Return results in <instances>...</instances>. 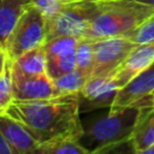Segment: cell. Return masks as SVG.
Here are the masks:
<instances>
[{
	"label": "cell",
	"instance_id": "1",
	"mask_svg": "<svg viewBox=\"0 0 154 154\" xmlns=\"http://www.w3.org/2000/svg\"><path fill=\"white\" fill-rule=\"evenodd\" d=\"M79 102V91L35 100L13 99L5 114L22 123L38 143L64 136L79 140L83 134Z\"/></svg>",
	"mask_w": 154,
	"mask_h": 154
},
{
	"label": "cell",
	"instance_id": "10",
	"mask_svg": "<svg viewBox=\"0 0 154 154\" xmlns=\"http://www.w3.org/2000/svg\"><path fill=\"white\" fill-rule=\"evenodd\" d=\"M154 93V63L146 70L136 75L123 88H120L111 106L109 112L118 111L120 108L135 105L137 101L152 95Z\"/></svg>",
	"mask_w": 154,
	"mask_h": 154
},
{
	"label": "cell",
	"instance_id": "21",
	"mask_svg": "<svg viewBox=\"0 0 154 154\" xmlns=\"http://www.w3.org/2000/svg\"><path fill=\"white\" fill-rule=\"evenodd\" d=\"M31 2L43 13L46 18L54 16L66 5L64 0H31Z\"/></svg>",
	"mask_w": 154,
	"mask_h": 154
},
{
	"label": "cell",
	"instance_id": "28",
	"mask_svg": "<svg viewBox=\"0 0 154 154\" xmlns=\"http://www.w3.org/2000/svg\"><path fill=\"white\" fill-rule=\"evenodd\" d=\"M152 97H153V105H154V93L152 94Z\"/></svg>",
	"mask_w": 154,
	"mask_h": 154
},
{
	"label": "cell",
	"instance_id": "19",
	"mask_svg": "<svg viewBox=\"0 0 154 154\" xmlns=\"http://www.w3.org/2000/svg\"><path fill=\"white\" fill-rule=\"evenodd\" d=\"M93 65V42L90 38L79 37L76 47V69L85 73L89 78Z\"/></svg>",
	"mask_w": 154,
	"mask_h": 154
},
{
	"label": "cell",
	"instance_id": "18",
	"mask_svg": "<svg viewBox=\"0 0 154 154\" xmlns=\"http://www.w3.org/2000/svg\"><path fill=\"white\" fill-rule=\"evenodd\" d=\"M12 100H13V94H12L11 59L6 57L4 69L0 73V114H5Z\"/></svg>",
	"mask_w": 154,
	"mask_h": 154
},
{
	"label": "cell",
	"instance_id": "15",
	"mask_svg": "<svg viewBox=\"0 0 154 154\" xmlns=\"http://www.w3.org/2000/svg\"><path fill=\"white\" fill-rule=\"evenodd\" d=\"M35 154H89L79 140L71 136L57 137L38 144Z\"/></svg>",
	"mask_w": 154,
	"mask_h": 154
},
{
	"label": "cell",
	"instance_id": "5",
	"mask_svg": "<svg viewBox=\"0 0 154 154\" xmlns=\"http://www.w3.org/2000/svg\"><path fill=\"white\" fill-rule=\"evenodd\" d=\"M101 2H71L46 18V41L58 36L82 37ZM45 41V42H46Z\"/></svg>",
	"mask_w": 154,
	"mask_h": 154
},
{
	"label": "cell",
	"instance_id": "22",
	"mask_svg": "<svg viewBox=\"0 0 154 154\" xmlns=\"http://www.w3.org/2000/svg\"><path fill=\"white\" fill-rule=\"evenodd\" d=\"M0 154H13L11 147L7 144V142L5 141L1 134H0Z\"/></svg>",
	"mask_w": 154,
	"mask_h": 154
},
{
	"label": "cell",
	"instance_id": "7",
	"mask_svg": "<svg viewBox=\"0 0 154 154\" xmlns=\"http://www.w3.org/2000/svg\"><path fill=\"white\" fill-rule=\"evenodd\" d=\"M79 37L58 36L43 43L46 72L54 79L76 67V47Z\"/></svg>",
	"mask_w": 154,
	"mask_h": 154
},
{
	"label": "cell",
	"instance_id": "8",
	"mask_svg": "<svg viewBox=\"0 0 154 154\" xmlns=\"http://www.w3.org/2000/svg\"><path fill=\"white\" fill-rule=\"evenodd\" d=\"M12 94L14 100H35L57 95L52 78L45 73L28 75L12 67Z\"/></svg>",
	"mask_w": 154,
	"mask_h": 154
},
{
	"label": "cell",
	"instance_id": "14",
	"mask_svg": "<svg viewBox=\"0 0 154 154\" xmlns=\"http://www.w3.org/2000/svg\"><path fill=\"white\" fill-rule=\"evenodd\" d=\"M32 5L31 0H0V46L4 48L20 14Z\"/></svg>",
	"mask_w": 154,
	"mask_h": 154
},
{
	"label": "cell",
	"instance_id": "11",
	"mask_svg": "<svg viewBox=\"0 0 154 154\" xmlns=\"http://www.w3.org/2000/svg\"><path fill=\"white\" fill-rule=\"evenodd\" d=\"M154 63V42L136 45V47L129 53L122 65L117 69L113 78L118 83L119 88H123L129 81H131L141 71L146 70Z\"/></svg>",
	"mask_w": 154,
	"mask_h": 154
},
{
	"label": "cell",
	"instance_id": "24",
	"mask_svg": "<svg viewBox=\"0 0 154 154\" xmlns=\"http://www.w3.org/2000/svg\"><path fill=\"white\" fill-rule=\"evenodd\" d=\"M6 53L4 52V53H0V73H1V71H2V69H4V64H5V60H6Z\"/></svg>",
	"mask_w": 154,
	"mask_h": 154
},
{
	"label": "cell",
	"instance_id": "20",
	"mask_svg": "<svg viewBox=\"0 0 154 154\" xmlns=\"http://www.w3.org/2000/svg\"><path fill=\"white\" fill-rule=\"evenodd\" d=\"M124 36L129 37L136 45L154 42V13Z\"/></svg>",
	"mask_w": 154,
	"mask_h": 154
},
{
	"label": "cell",
	"instance_id": "17",
	"mask_svg": "<svg viewBox=\"0 0 154 154\" xmlns=\"http://www.w3.org/2000/svg\"><path fill=\"white\" fill-rule=\"evenodd\" d=\"M57 95L66 94V93H78L84 87L88 81V76L79 71L78 69H73L67 73L52 79Z\"/></svg>",
	"mask_w": 154,
	"mask_h": 154
},
{
	"label": "cell",
	"instance_id": "4",
	"mask_svg": "<svg viewBox=\"0 0 154 154\" xmlns=\"http://www.w3.org/2000/svg\"><path fill=\"white\" fill-rule=\"evenodd\" d=\"M46 41V17L43 13L30 5L18 18L6 43L5 53L11 60L35 47L42 46Z\"/></svg>",
	"mask_w": 154,
	"mask_h": 154
},
{
	"label": "cell",
	"instance_id": "9",
	"mask_svg": "<svg viewBox=\"0 0 154 154\" xmlns=\"http://www.w3.org/2000/svg\"><path fill=\"white\" fill-rule=\"evenodd\" d=\"M119 89L113 76L88 78L79 91V111L85 112L100 107H109Z\"/></svg>",
	"mask_w": 154,
	"mask_h": 154
},
{
	"label": "cell",
	"instance_id": "27",
	"mask_svg": "<svg viewBox=\"0 0 154 154\" xmlns=\"http://www.w3.org/2000/svg\"><path fill=\"white\" fill-rule=\"evenodd\" d=\"M4 52H5V49H4V48L0 46V53H4Z\"/></svg>",
	"mask_w": 154,
	"mask_h": 154
},
{
	"label": "cell",
	"instance_id": "16",
	"mask_svg": "<svg viewBox=\"0 0 154 154\" xmlns=\"http://www.w3.org/2000/svg\"><path fill=\"white\" fill-rule=\"evenodd\" d=\"M12 67L28 75H37L46 72V54L43 45L26 51L17 59L11 60Z\"/></svg>",
	"mask_w": 154,
	"mask_h": 154
},
{
	"label": "cell",
	"instance_id": "12",
	"mask_svg": "<svg viewBox=\"0 0 154 154\" xmlns=\"http://www.w3.org/2000/svg\"><path fill=\"white\" fill-rule=\"evenodd\" d=\"M0 134L11 147L13 154L36 153L40 144L22 123L7 114H0Z\"/></svg>",
	"mask_w": 154,
	"mask_h": 154
},
{
	"label": "cell",
	"instance_id": "23",
	"mask_svg": "<svg viewBox=\"0 0 154 154\" xmlns=\"http://www.w3.org/2000/svg\"><path fill=\"white\" fill-rule=\"evenodd\" d=\"M64 1L67 5L71 2H84V1H87V2H107V1H114V0H64Z\"/></svg>",
	"mask_w": 154,
	"mask_h": 154
},
{
	"label": "cell",
	"instance_id": "25",
	"mask_svg": "<svg viewBox=\"0 0 154 154\" xmlns=\"http://www.w3.org/2000/svg\"><path fill=\"white\" fill-rule=\"evenodd\" d=\"M142 154H154V143H153L150 147H148Z\"/></svg>",
	"mask_w": 154,
	"mask_h": 154
},
{
	"label": "cell",
	"instance_id": "3",
	"mask_svg": "<svg viewBox=\"0 0 154 154\" xmlns=\"http://www.w3.org/2000/svg\"><path fill=\"white\" fill-rule=\"evenodd\" d=\"M154 13V7L137 0L101 2L82 37L90 40L125 35Z\"/></svg>",
	"mask_w": 154,
	"mask_h": 154
},
{
	"label": "cell",
	"instance_id": "6",
	"mask_svg": "<svg viewBox=\"0 0 154 154\" xmlns=\"http://www.w3.org/2000/svg\"><path fill=\"white\" fill-rule=\"evenodd\" d=\"M91 42L93 65L89 78L113 76L129 53L136 47V43L124 35L95 38Z\"/></svg>",
	"mask_w": 154,
	"mask_h": 154
},
{
	"label": "cell",
	"instance_id": "13",
	"mask_svg": "<svg viewBox=\"0 0 154 154\" xmlns=\"http://www.w3.org/2000/svg\"><path fill=\"white\" fill-rule=\"evenodd\" d=\"M154 143V106H143L134 128L130 144L134 153L142 154Z\"/></svg>",
	"mask_w": 154,
	"mask_h": 154
},
{
	"label": "cell",
	"instance_id": "26",
	"mask_svg": "<svg viewBox=\"0 0 154 154\" xmlns=\"http://www.w3.org/2000/svg\"><path fill=\"white\" fill-rule=\"evenodd\" d=\"M137 1L143 2V4H147V5H149V6H153V7H154V0H137Z\"/></svg>",
	"mask_w": 154,
	"mask_h": 154
},
{
	"label": "cell",
	"instance_id": "2",
	"mask_svg": "<svg viewBox=\"0 0 154 154\" xmlns=\"http://www.w3.org/2000/svg\"><path fill=\"white\" fill-rule=\"evenodd\" d=\"M140 112L141 107L137 105L108 112L87 129L83 128L79 143L89 150V154L113 152L118 147L130 143Z\"/></svg>",
	"mask_w": 154,
	"mask_h": 154
}]
</instances>
